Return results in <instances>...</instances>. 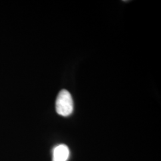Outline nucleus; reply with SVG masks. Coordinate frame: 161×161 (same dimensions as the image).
<instances>
[{
	"label": "nucleus",
	"instance_id": "2",
	"mask_svg": "<svg viewBox=\"0 0 161 161\" xmlns=\"http://www.w3.org/2000/svg\"><path fill=\"white\" fill-rule=\"evenodd\" d=\"M69 155L68 147L65 144H59L53 149L52 161H68Z\"/></svg>",
	"mask_w": 161,
	"mask_h": 161
},
{
	"label": "nucleus",
	"instance_id": "1",
	"mask_svg": "<svg viewBox=\"0 0 161 161\" xmlns=\"http://www.w3.org/2000/svg\"><path fill=\"white\" fill-rule=\"evenodd\" d=\"M56 110L58 115L68 116L74 110V102L70 92L62 90L58 94L56 102Z\"/></svg>",
	"mask_w": 161,
	"mask_h": 161
}]
</instances>
